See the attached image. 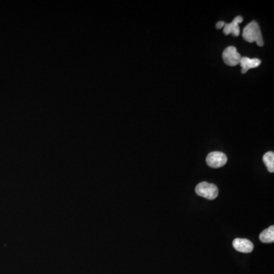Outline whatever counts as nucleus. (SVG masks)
I'll use <instances>...</instances> for the list:
<instances>
[{"instance_id": "nucleus-1", "label": "nucleus", "mask_w": 274, "mask_h": 274, "mask_svg": "<svg viewBox=\"0 0 274 274\" xmlns=\"http://www.w3.org/2000/svg\"><path fill=\"white\" fill-rule=\"evenodd\" d=\"M242 37L244 41L247 42H256L257 45L259 47L264 45V41H263L260 27L256 21H251L247 26H245L243 30Z\"/></svg>"}, {"instance_id": "nucleus-2", "label": "nucleus", "mask_w": 274, "mask_h": 274, "mask_svg": "<svg viewBox=\"0 0 274 274\" xmlns=\"http://www.w3.org/2000/svg\"><path fill=\"white\" fill-rule=\"evenodd\" d=\"M195 191H196V194L207 200H214L217 197L218 193H219L217 187L215 184L205 182V181L200 183L198 185L196 186Z\"/></svg>"}, {"instance_id": "nucleus-3", "label": "nucleus", "mask_w": 274, "mask_h": 274, "mask_svg": "<svg viewBox=\"0 0 274 274\" xmlns=\"http://www.w3.org/2000/svg\"><path fill=\"white\" fill-rule=\"evenodd\" d=\"M241 55L235 47H228L223 53V59L225 64L229 66L239 65L241 60Z\"/></svg>"}, {"instance_id": "nucleus-4", "label": "nucleus", "mask_w": 274, "mask_h": 274, "mask_svg": "<svg viewBox=\"0 0 274 274\" xmlns=\"http://www.w3.org/2000/svg\"><path fill=\"white\" fill-rule=\"evenodd\" d=\"M227 162V156L221 152H210L207 157V163L212 168H219L224 166Z\"/></svg>"}, {"instance_id": "nucleus-5", "label": "nucleus", "mask_w": 274, "mask_h": 274, "mask_svg": "<svg viewBox=\"0 0 274 274\" xmlns=\"http://www.w3.org/2000/svg\"><path fill=\"white\" fill-rule=\"evenodd\" d=\"M243 21V18L242 16H237L234 18L233 21L231 23L226 24L224 26V34L226 35L232 34L233 37H238L240 34V28L239 24Z\"/></svg>"}, {"instance_id": "nucleus-6", "label": "nucleus", "mask_w": 274, "mask_h": 274, "mask_svg": "<svg viewBox=\"0 0 274 274\" xmlns=\"http://www.w3.org/2000/svg\"><path fill=\"white\" fill-rule=\"evenodd\" d=\"M233 247L236 251L242 253H251L254 249V245L251 241L244 239H235L233 241Z\"/></svg>"}, {"instance_id": "nucleus-7", "label": "nucleus", "mask_w": 274, "mask_h": 274, "mask_svg": "<svg viewBox=\"0 0 274 274\" xmlns=\"http://www.w3.org/2000/svg\"><path fill=\"white\" fill-rule=\"evenodd\" d=\"M260 63L261 61L258 58L251 59L249 57H241L239 65L242 66V73L244 74L247 73L250 69L258 67L260 65Z\"/></svg>"}, {"instance_id": "nucleus-8", "label": "nucleus", "mask_w": 274, "mask_h": 274, "mask_svg": "<svg viewBox=\"0 0 274 274\" xmlns=\"http://www.w3.org/2000/svg\"><path fill=\"white\" fill-rule=\"evenodd\" d=\"M260 240L264 243H273L274 242V226H271L260 233Z\"/></svg>"}, {"instance_id": "nucleus-9", "label": "nucleus", "mask_w": 274, "mask_h": 274, "mask_svg": "<svg viewBox=\"0 0 274 274\" xmlns=\"http://www.w3.org/2000/svg\"><path fill=\"white\" fill-rule=\"evenodd\" d=\"M263 161L270 172H274V152H267L263 157Z\"/></svg>"}, {"instance_id": "nucleus-10", "label": "nucleus", "mask_w": 274, "mask_h": 274, "mask_svg": "<svg viewBox=\"0 0 274 274\" xmlns=\"http://www.w3.org/2000/svg\"><path fill=\"white\" fill-rule=\"evenodd\" d=\"M225 25H226V23H225L224 21H219V22L216 24V29H221L222 28H224Z\"/></svg>"}]
</instances>
